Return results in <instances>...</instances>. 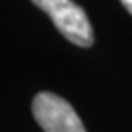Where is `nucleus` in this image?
<instances>
[{
	"label": "nucleus",
	"instance_id": "1",
	"mask_svg": "<svg viewBox=\"0 0 132 132\" xmlns=\"http://www.w3.org/2000/svg\"><path fill=\"white\" fill-rule=\"evenodd\" d=\"M39 9L48 13L55 28L72 44L90 48L94 44V29L81 6L72 0H31Z\"/></svg>",
	"mask_w": 132,
	"mask_h": 132
},
{
	"label": "nucleus",
	"instance_id": "2",
	"mask_svg": "<svg viewBox=\"0 0 132 132\" xmlns=\"http://www.w3.org/2000/svg\"><path fill=\"white\" fill-rule=\"evenodd\" d=\"M33 118L44 132H86L73 106L53 92H40L35 95Z\"/></svg>",
	"mask_w": 132,
	"mask_h": 132
},
{
	"label": "nucleus",
	"instance_id": "3",
	"mask_svg": "<svg viewBox=\"0 0 132 132\" xmlns=\"http://www.w3.org/2000/svg\"><path fill=\"white\" fill-rule=\"evenodd\" d=\"M121 4L125 6V9L132 15V0H121Z\"/></svg>",
	"mask_w": 132,
	"mask_h": 132
}]
</instances>
